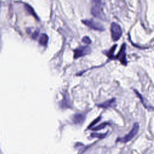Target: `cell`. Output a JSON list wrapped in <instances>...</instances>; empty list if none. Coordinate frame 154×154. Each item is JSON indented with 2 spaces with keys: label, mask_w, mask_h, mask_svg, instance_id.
Listing matches in <instances>:
<instances>
[{
  "label": "cell",
  "mask_w": 154,
  "mask_h": 154,
  "mask_svg": "<svg viewBox=\"0 0 154 154\" xmlns=\"http://www.w3.org/2000/svg\"><path fill=\"white\" fill-rule=\"evenodd\" d=\"M91 14L96 17L104 20L105 16L102 9V2L100 0H92Z\"/></svg>",
  "instance_id": "6da1fadb"
},
{
  "label": "cell",
  "mask_w": 154,
  "mask_h": 154,
  "mask_svg": "<svg viewBox=\"0 0 154 154\" xmlns=\"http://www.w3.org/2000/svg\"><path fill=\"white\" fill-rule=\"evenodd\" d=\"M139 129H140L139 124L138 123H135L133 125V127L131 131L124 137L118 138L117 141H120L122 143H127L131 141L137 135V134L139 131Z\"/></svg>",
  "instance_id": "7a4b0ae2"
},
{
  "label": "cell",
  "mask_w": 154,
  "mask_h": 154,
  "mask_svg": "<svg viewBox=\"0 0 154 154\" xmlns=\"http://www.w3.org/2000/svg\"><path fill=\"white\" fill-rule=\"evenodd\" d=\"M111 37L114 41H117L122 35V30L119 25L116 23H112L111 26Z\"/></svg>",
  "instance_id": "3957f363"
},
{
  "label": "cell",
  "mask_w": 154,
  "mask_h": 154,
  "mask_svg": "<svg viewBox=\"0 0 154 154\" xmlns=\"http://www.w3.org/2000/svg\"><path fill=\"white\" fill-rule=\"evenodd\" d=\"M91 49L89 46H81L77 48L74 52V58L76 59L81 57H83L91 52Z\"/></svg>",
  "instance_id": "277c9868"
},
{
  "label": "cell",
  "mask_w": 154,
  "mask_h": 154,
  "mask_svg": "<svg viewBox=\"0 0 154 154\" xmlns=\"http://www.w3.org/2000/svg\"><path fill=\"white\" fill-rule=\"evenodd\" d=\"M84 24L87 25L88 27L92 29L97 30V31H103V26L98 22H96L93 20H84L82 21Z\"/></svg>",
  "instance_id": "5b68a950"
},
{
  "label": "cell",
  "mask_w": 154,
  "mask_h": 154,
  "mask_svg": "<svg viewBox=\"0 0 154 154\" xmlns=\"http://www.w3.org/2000/svg\"><path fill=\"white\" fill-rule=\"evenodd\" d=\"M116 59L119 60L120 63L123 65H126L127 61L126 58V44L123 43L117 54V55L116 56Z\"/></svg>",
  "instance_id": "8992f818"
},
{
  "label": "cell",
  "mask_w": 154,
  "mask_h": 154,
  "mask_svg": "<svg viewBox=\"0 0 154 154\" xmlns=\"http://www.w3.org/2000/svg\"><path fill=\"white\" fill-rule=\"evenodd\" d=\"M85 119V115L82 113H78L74 115L73 122L76 124H82Z\"/></svg>",
  "instance_id": "52a82bcc"
},
{
  "label": "cell",
  "mask_w": 154,
  "mask_h": 154,
  "mask_svg": "<svg viewBox=\"0 0 154 154\" xmlns=\"http://www.w3.org/2000/svg\"><path fill=\"white\" fill-rule=\"evenodd\" d=\"M116 105V99H112L109 100H107L105 102H103L102 103L98 104L97 106L99 107L103 108H108L109 107L114 106Z\"/></svg>",
  "instance_id": "ba28073f"
},
{
  "label": "cell",
  "mask_w": 154,
  "mask_h": 154,
  "mask_svg": "<svg viewBox=\"0 0 154 154\" xmlns=\"http://www.w3.org/2000/svg\"><path fill=\"white\" fill-rule=\"evenodd\" d=\"M48 42V36L46 34H42L39 38V43L42 46H46Z\"/></svg>",
  "instance_id": "9c48e42d"
},
{
  "label": "cell",
  "mask_w": 154,
  "mask_h": 154,
  "mask_svg": "<svg viewBox=\"0 0 154 154\" xmlns=\"http://www.w3.org/2000/svg\"><path fill=\"white\" fill-rule=\"evenodd\" d=\"M60 106L63 108L70 107V100L68 96L67 97V96H66L64 97V99L60 103Z\"/></svg>",
  "instance_id": "30bf717a"
},
{
  "label": "cell",
  "mask_w": 154,
  "mask_h": 154,
  "mask_svg": "<svg viewBox=\"0 0 154 154\" xmlns=\"http://www.w3.org/2000/svg\"><path fill=\"white\" fill-rule=\"evenodd\" d=\"M25 7L26 11H27L30 14H31L32 16H33L37 20H39V19H38V17H37V14H36L34 12L33 8H32L30 5H29L28 4H25Z\"/></svg>",
  "instance_id": "8fae6325"
},
{
  "label": "cell",
  "mask_w": 154,
  "mask_h": 154,
  "mask_svg": "<svg viewBox=\"0 0 154 154\" xmlns=\"http://www.w3.org/2000/svg\"><path fill=\"white\" fill-rule=\"evenodd\" d=\"M117 47V45H114L108 51H106V52L105 53V54L109 58H112L113 57V54L115 51V49Z\"/></svg>",
  "instance_id": "7c38bea8"
},
{
  "label": "cell",
  "mask_w": 154,
  "mask_h": 154,
  "mask_svg": "<svg viewBox=\"0 0 154 154\" xmlns=\"http://www.w3.org/2000/svg\"><path fill=\"white\" fill-rule=\"evenodd\" d=\"M108 125H109L108 123H106V122H103V123H101V124L97 125V126H96V127L92 128V130H93V131H99V130H100V129H102L105 128Z\"/></svg>",
  "instance_id": "4fadbf2b"
},
{
  "label": "cell",
  "mask_w": 154,
  "mask_h": 154,
  "mask_svg": "<svg viewBox=\"0 0 154 154\" xmlns=\"http://www.w3.org/2000/svg\"><path fill=\"white\" fill-rule=\"evenodd\" d=\"M106 135V134H97V133H92L91 134V137L93 138H98L99 139L104 138Z\"/></svg>",
  "instance_id": "5bb4252c"
},
{
  "label": "cell",
  "mask_w": 154,
  "mask_h": 154,
  "mask_svg": "<svg viewBox=\"0 0 154 154\" xmlns=\"http://www.w3.org/2000/svg\"><path fill=\"white\" fill-rule=\"evenodd\" d=\"M135 91L136 94H137L139 98H140V99H141V102L143 103V104L144 105V106H146V108H147L148 109H150V108H152V109H153V107H152V106H148V105H147L146 103V102L144 101V99L142 97V96H141L140 94H139V93H138V92H137L136 90H135Z\"/></svg>",
  "instance_id": "9a60e30c"
},
{
  "label": "cell",
  "mask_w": 154,
  "mask_h": 154,
  "mask_svg": "<svg viewBox=\"0 0 154 154\" xmlns=\"http://www.w3.org/2000/svg\"><path fill=\"white\" fill-rule=\"evenodd\" d=\"M82 42L85 44H90L91 42V40H90V38L88 37V36H85L82 38Z\"/></svg>",
  "instance_id": "2e32d148"
},
{
  "label": "cell",
  "mask_w": 154,
  "mask_h": 154,
  "mask_svg": "<svg viewBox=\"0 0 154 154\" xmlns=\"http://www.w3.org/2000/svg\"><path fill=\"white\" fill-rule=\"evenodd\" d=\"M38 32H39V31H38V30L35 31L34 32V33L32 34V38L33 39H36V38H37L38 35Z\"/></svg>",
  "instance_id": "e0dca14e"
},
{
  "label": "cell",
  "mask_w": 154,
  "mask_h": 154,
  "mask_svg": "<svg viewBox=\"0 0 154 154\" xmlns=\"http://www.w3.org/2000/svg\"><path fill=\"white\" fill-rule=\"evenodd\" d=\"M100 117H98L97 119H96L95 120H94V122H93L92 123H91L90 125V126H89V128H90V127H91L92 126H93V125H94V124L95 123H97L99 121V120H100Z\"/></svg>",
  "instance_id": "ac0fdd59"
}]
</instances>
